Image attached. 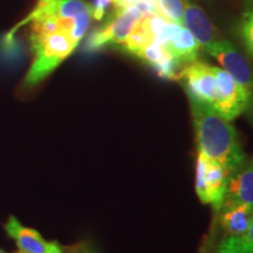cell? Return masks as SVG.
Wrapping results in <instances>:
<instances>
[{
  "label": "cell",
  "mask_w": 253,
  "mask_h": 253,
  "mask_svg": "<svg viewBox=\"0 0 253 253\" xmlns=\"http://www.w3.org/2000/svg\"><path fill=\"white\" fill-rule=\"evenodd\" d=\"M6 233L14 240L20 253H46L47 242L37 230L23 225L17 218L11 216L5 223Z\"/></svg>",
  "instance_id": "8fae6325"
},
{
  "label": "cell",
  "mask_w": 253,
  "mask_h": 253,
  "mask_svg": "<svg viewBox=\"0 0 253 253\" xmlns=\"http://www.w3.org/2000/svg\"><path fill=\"white\" fill-rule=\"evenodd\" d=\"M73 253H97L96 250L90 248V246H84V248L77 249Z\"/></svg>",
  "instance_id": "ac0fdd59"
},
{
  "label": "cell",
  "mask_w": 253,
  "mask_h": 253,
  "mask_svg": "<svg viewBox=\"0 0 253 253\" xmlns=\"http://www.w3.org/2000/svg\"><path fill=\"white\" fill-rule=\"evenodd\" d=\"M204 49L220 63L223 69H225L244 90L248 97V108L245 113L253 125V67L248 59L227 40L218 39Z\"/></svg>",
  "instance_id": "277c9868"
},
{
  "label": "cell",
  "mask_w": 253,
  "mask_h": 253,
  "mask_svg": "<svg viewBox=\"0 0 253 253\" xmlns=\"http://www.w3.org/2000/svg\"><path fill=\"white\" fill-rule=\"evenodd\" d=\"M224 201L253 209V158H245L244 162L231 173Z\"/></svg>",
  "instance_id": "ba28073f"
},
{
  "label": "cell",
  "mask_w": 253,
  "mask_h": 253,
  "mask_svg": "<svg viewBox=\"0 0 253 253\" xmlns=\"http://www.w3.org/2000/svg\"><path fill=\"white\" fill-rule=\"evenodd\" d=\"M163 47L183 67L196 61L198 59L199 49L202 48L195 37L184 26L179 28Z\"/></svg>",
  "instance_id": "7c38bea8"
},
{
  "label": "cell",
  "mask_w": 253,
  "mask_h": 253,
  "mask_svg": "<svg viewBox=\"0 0 253 253\" xmlns=\"http://www.w3.org/2000/svg\"><path fill=\"white\" fill-rule=\"evenodd\" d=\"M46 253H65V251H63V248L58 242H49Z\"/></svg>",
  "instance_id": "2e32d148"
},
{
  "label": "cell",
  "mask_w": 253,
  "mask_h": 253,
  "mask_svg": "<svg viewBox=\"0 0 253 253\" xmlns=\"http://www.w3.org/2000/svg\"><path fill=\"white\" fill-rule=\"evenodd\" d=\"M137 0H115V8H123L128 6H135Z\"/></svg>",
  "instance_id": "e0dca14e"
},
{
  "label": "cell",
  "mask_w": 253,
  "mask_h": 253,
  "mask_svg": "<svg viewBox=\"0 0 253 253\" xmlns=\"http://www.w3.org/2000/svg\"><path fill=\"white\" fill-rule=\"evenodd\" d=\"M190 108L198 153L220 163L231 175L246 158L235 126L207 104L190 100Z\"/></svg>",
  "instance_id": "6da1fadb"
},
{
  "label": "cell",
  "mask_w": 253,
  "mask_h": 253,
  "mask_svg": "<svg viewBox=\"0 0 253 253\" xmlns=\"http://www.w3.org/2000/svg\"><path fill=\"white\" fill-rule=\"evenodd\" d=\"M216 253H253V209L248 231L240 237L221 239Z\"/></svg>",
  "instance_id": "4fadbf2b"
},
{
  "label": "cell",
  "mask_w": 253,
  "mask_h": 253,
  "mask_svg": "<svg viewBox=\"0 0 253 253\" xmlns=\"http://www.w3.org/2000/svg\"><path fill=\"white\" fill-rule=\"evenodd\" d=\"M0 253H6L5 251H2V250H0Z\"/></svg>",
  "instance_id": "44dd1931"
},
{
  "label": "cell",
  "mask_w": 253,
  "mask_h": 253,
  "mask_svg": "<svg viewBox=\"0 0 253 253\" xmlns=\"http://www.w3.org/2000/svg\"><path fill=\"white\" fill-rule=\"evenodd\" d=\"M156 5L161 15L171 23L183 26L184 0H156Z\"/></svg>",
  "instance_id": "5bb4252c"
},
{
  "label": "cell",
  "mask_w": 253,
  "mask_h": 253,
  "mask_svg": "<svg viewBox=\"0 0 253 253\" xmlns=\"http://www.w3.org/2000/svg\"><path fill=\"white\" fill-rule=\"evenodd\" d=\"M110 7L115 8V0H94L90 5L91 18L97 21L103 20Z\"/></svg>",
  "instance_id": "9a60e30c"
},
{
  "label": "cell",
  "mask_w": 253,
  "mask_h": 253,
  "mask_svg": "<svg viewBox=\"0 0 253 253\" xmlns=\"http://www.w3.org/2000/svg\"><path fill=\"white\" fill-rule=\"evenodd\" d=\"M178 80L182 81L189 100L204 103L213 109L217 100L213 66L196 60L183 67Z\"/></svg>",
  "instance_id": "8992f818"
},
{
  "label": "cell",
  "mask_w": 253,
  "mask_h": 253,
  "mask_svg": "<svg viewBox=\"0 0 253 253\" xmlns=\"http://www.w3.org/2000/svg\"><path fill=\"white\" fill-rule=\"evenodd\" d=\"M217 212L219 213V225L224 232V238L240 237L248 231L251 221V208L223 201Z\"/></svg>",
  "instance_id": "30bf717a"
},
{
  "label": "cell",
  "mask_w": 253,
  "mask_h": 253,
  "mask_svg": "<svg viewBox=\"0 0 253 253\" xmlns=\"http://www.w3.org/2000/svg\"><path fill=\"white\" fill-rule=\"evenodd\" d=\"M230 173L216 161L198 153L196 166V192L204 204L218 211L225 197Z\"/></svg>",
  "instance_id": "5b68a950"
},
{
  "label": "cell",
  "mask_w": 253,
  "mask_h": 253,
  "mask_svg": "<svg viewBox=\"0 0 253 253\" xmlns=\"http://www.w3.org/2000/svg\"><path fill=\"white\" fill-rule=\"evenodd\" d=\"M183 26L195 37L203 49L218 40L216 28L210 19L203 9L190 0H184Z\"/></svg>",
  "instance_id": "9c48e42d"
},
{
  "label": "cell",
  "mask_w": 253,
  "mask_h": 253,
  "mask_svg": "<svg viewBox=\"0 0 253 253\" xmlns=\"http://www.w3.org/2000/svg\"><path fill=\"white\" fill-rule=\"evenodd\" d=\"M137 1L145 2V4H150V5H156V0H137Z\"/></svg>",
  "instance_id": "d6986e66"
},
{
  "label": "cell",
  "mask_w": 253,
  "mask_h": 253,
  "mask_svg": "<svg viewBox=\"0 0 253 253\" xmlns=\"http://www.w3.org/2000/svg\"><path fill=\"white\" fill-rule=\"evenodd\" d=\"M34 60L24 79V87L32 88L45 80L78 47L67 31L58 30L41 36H31Z\"/></svg>",
  "instance_id": "7a4b0ae2"
},
{
  "label": "cell",
  "mask_w": 253,
  "mask_h": 253,
  "mask_svg": "<svg viewBox=\"0 0 253 253\" xmlns=\"http://www.w3.org/2000/svg\"><path fill=\"white\" fill-rule=\"evenodd\" d=\"M49 1H52V0H39V4H38V6H45L46 4H48Z\"/></svg>",
  "instance_id": "ffe728a7"
},
{
  "label": "cell",
  "mask_w": 253,
  "mask_h": 253,
  "mask_svg": "<svg viewBox=\"0 0 253 253\" xmlns=\"http://www.w3.org/2000/svg\"><path fill=\"white\" fill-rule=\"evenodd\" d=\"M213 72L217 84V100L213 109L231 122L246 112L248 97L225 69L213 67Z\"/></svg>",
  "instance_id": "52a82bcc"
},
{
  "label": "cell",
  "mask_w": 253,
  "mask_h": 253,
  "mask_svg": "<svg viewBox=\"0 0 253 253\" xmlns=\"http://www.w3.org/2000/svg\"><path fill=\"white\" fill-rule=\"evenodd\" d=\"M143 17L136 6L114 8L108 19L101 27L90 33L86 42V49L95 52L106 47L121 48L137 21Z\"/></svg>",
  "instance_id": "3957f363"
}]
</instances>
